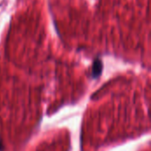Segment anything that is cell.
I'll list each match as a JSON object with an SVG mask.
<instances>
[{"instance_id":"cell-1","label":"cell","mask_w":151,"mask_h":151,"mask_svg":"<svg viewBox=\"0 0 151 151\" xmlns=\"http://www.w3.org/2000/svg\"><path fill=\"white\" fill-rule=\"evenodd\" d=\"M103 71V63L99 58H96L94 61L93 67H92V76L94 78H97L100 76Z\"/></svg>"}]
</instances>
